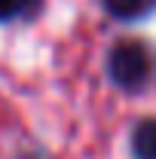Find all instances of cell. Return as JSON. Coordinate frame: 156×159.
<instances>
[{"instance_id":"7a4b0ae2","label":"cell","mask_w":156,"mask_h":159,"mask_svg":"<svg viewBox=\"0 0 156 159\" xmlns=\"http://www.w3.org/2000/svg\"><path fill=\"white\" fill-rule=\"evenodd\" d=\"M132 150L138 159H156V119H144L132 135Z\"/></svg>"},{"instance_id":"277c9868","label":"cell","mask_w":156,"mask_h":159,"mask_svg":"<svg viewBox=\"0 0 156 159\" xmlns=\"http://www.w3.org/2000/svg\"><path fill=\"white\" fill-rule=\"evenodd\" d=\"M34 6H37V0H0V21L28 16Z\"/></svg>"},{"instance_id":"6da1fadb","label":"cell","mask_w":156,"mask_h":159,"mask_svg":"<svg viewBox=\"0 0 156 159\" xmlns=\"http://www.w3.org/2000/svg\"><path fill=\"white\" fill-rule=\"evenodd\" d=\"M107 70H110V80L135 92V89H144L150 77L156 70V61H153V52L138 43V40H126V43H117L113 52H110V61H107Z\"/></svg>"},{"instance_id":"3957f363","label":"cell","mask_w":156,"mask_h":159,"mask_svg":"<svg viewBox=\"0 0 156 159\" xmlns=\"http://www.w3.org/2000/svg\"><path fill=\"white\" fill-rule=\"evenodd\" d=\"M104 6H107V12H110V16L132 21V19H141V16L153 12L156 0H104Z\"/></svg>"}]
</instances>
